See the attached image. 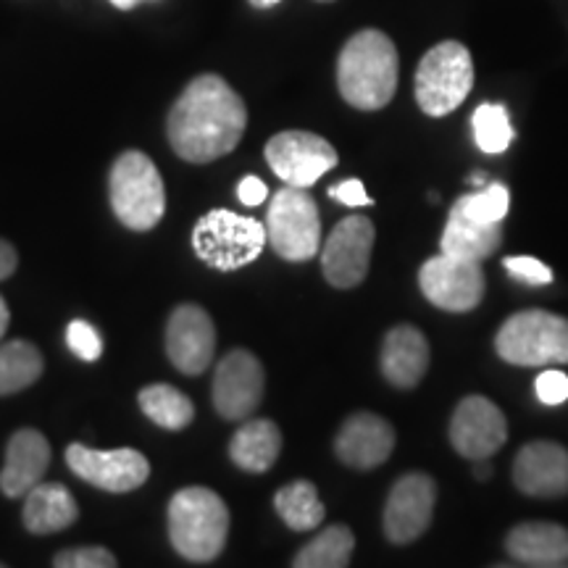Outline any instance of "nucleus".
Returning a JSON list of instances; mask_svg holds the SVG:
<instances>
[{"mask_svg":"<svg viewBox=\"0 0 568 568\" xmlns=\"http://www.w3.org/2000/svg\"><path fill=\"white\" fill-rule=\"evenodd\" d=\"M245 126L243 98L219 74L195 77L166 119L169 145L190 163H209L232 153L243 140Z\"/></svg>","mask_w":568,"mask_h":568,"instance_id":"f257e3e1","label":"nucleus"},{"mask_svg":"<svg viewBox=\"0 0 568 568\" xmlns=\"http://www.w3.org/2000/svg\"><path fill=\"white\" fill-rule=\"evenodd\" d=\"M400 59L395 42L379 30H361L337 59V88L358 111H379L395 98Z\"/></svg>","mask_w":568,"mask_h":568,"instance_id":"f03ea898","label":"nucleus"},{"mask_svg":"<svg viewBox=\"0 0 568 568\" xmlns=\"http://www.w3.org/2000/svg\"><path fill=\"white\" fill-rule=\"evenodd\" d=\"M169 539L190 564H211L230 537V508L209 487H184L169 503Z\"/></svg>","mask_w":568,"mask_h":568,"instance_id":"7ed1b4c3","label":"nucleus"},{"mask_svg":"<svg viewBox=\"0 0 568 568\" xmlns=\"http://www.w3.org/2000/svg\"><path fill=\"white\" fill-rule=\"evenodd\" d=\"M111 209L126 230L148 232L166 213V190L155 163L140 151H124L109 174Z\"/></svg>","mask_w":568,"mask_h":568,"instance_id":"20e7f679","label":"nucleus"},{"mask_svg":"<svg viewBox=\"0 0 568 568\" xmlns=\"http://www.w3.org/2000/svg\"><path fill=\"white\" fill-rule=\"evenodd\" d=\"M266 245L264 224L226 209L209 211L193 230L195 255L219 272H237L253 264Z\"/></svg>","mask_w":568,"mask_h":568,"instance_id":"39448f33","label":"nucleus"},{"mask_svg":"<svg viewBox=\"0 0 568 568\" xmlns=\"http://www.w3.org/2000/svg\"><path fill=\"white\" fill-rule=\"evenodd\" d=\"M495 351L514 366H566L568 318L550 311H521L500 326Z\"/></svg>","mask_w":568,"mask_h":568,"instance_id":"423d86ee","label":"nucleus"},{"mask_svg":"<svg viewBox=\"0 0 568 568\" xmlns=\"http://www.w3.org/2000/svg\"><path fill=\"white\" fill-rule=\"evenodd\" d=\"M474 88V61L464 42L445 40L429 48L416 69V103L426 116H447Z\"/></svg>","mask_w":568,"mask_h":568,"instance_id":"0eeeda50","label":"nucleus"},{"mask_svg":"<svg viewBox=\"0 0 568 568\" xmlns=\"http://www.w3.org/2000/svg\"><path fill=\"white\" fill-rule=\"evenodd\" d=\"M264 226L268 245L284 261L301 264L322 251L318 205L303 187H282L272 197Z\"/></svg>","mask_w":568,"mask_h":568,"instance_id":"6e6552de","label":"nucleus"},{"mask_svg":"<svg viewBox=\"0 0 568 568\" xmlns=\"http://www.w3.org/2000/svg\"><path fill=\"white\" fill-rule=\"evenodd\" d=\"M266 161L284 184L308 190L337 166V151L314 132L287 130L266 142Z\"/></svg>","mask_w":568,"mask_h":568,"instance_id":"1a4fd4ad","label":"nucleus"},{"mask_svg":"<svg viewBox=\"0 0 568 568\" xmlns=\"http://www.w3.org/2000/svg\"><path fill=\"white\" fill-rule=\"evenodd\" d=\"M67 464L77 477L103 493L124 495L142 487L151 477V464L134 447H116V450H92L82 443L67 447Z\"/></svg>","mask_w":568,"mask_h":568,"instance_id":"9d476101","label":"nucleus"},{"mask_svg":"<svg viewBox=\"0 0 568 568\" xmlns=\"http://www.w3.org/2000/svg\"><path fill=\"white\" fill-rule=\"evenodd\" d=\"M418 284L426 301L450 314L474 311L485 297V272L477 261L453 258L439 253L429 258L418 272Z\"/></svg>","mask_w":568,"mask_h":568,"instance_id":"9b49d317","label":"nucleus"},{"mask_svg":"<svg viewBox=\"0 0 568 568\" xmlns=\"http://www.w3.org/2000/svg\"><path fill=\"white\" fill-rule=\"evenodd\" d=\"M376 230L372 219L347 216L332 230L322 247V268L326 282L337 290L358 287L372 264Z\"/></svg>","mask_w":568,"mask_h":568,"instance_id":"f8f14e48","label":"nucleus"},{"mask_svg":"<svg viewBox=\"0 0 568 568\" xmlns=\"http://www.w3.org/2000/svg\"><path fill=\"white\" fill-rule=\"evenodd\" d=\"M266 374L251 351L226 353L213 374V406L226 422H245L264 397Z\"/></svg>","mask_w":568,"mask_h":568,"instance_id":"ddd939ff","label":"nucleus"},{"mask_svg":"<svg viewBox=\"0 0 568 568\" xmlns=\"http://www.w3.org/2000/svg\"><path fill=\"white\" fill-rule=\"evenodd\" d=\"M437 503V485L429 474L410 471L389 489L385 506V535L389 542L408 545L429 529Z\"/></svg>","mask_w":568,"mask_h":568,"instance_id":"4468645a","label":"nucleus"},{"mask_svg":"<svg viewBox=\"0 0 568 568\" xmlns=\"http://www.w3.org/2000/svg\"><path fill=\"white\" fill-rule=\"evenodd\" d=\"M508 439L506 414L481 395H468L450 418V443L464 458H493Z\"/></svg>","mask_w":568,"mask_h":568,"instance_id":"2eb2a0df","label":"nucleus"},{"mask_svg":"<svg viewBox=\"0 0 568 568\" xmlns=\"http://www.w3.org/2000/svg\"><path fill=\"white\" fill-rule=\"evenodd\" d=\"M216 353V326L201 305H176L166 324V355L182 374L197 376L211 366Z\"/></svg>","mask_w":568,"mask_h":568,"instance_id":"dca6fc26","label":"nucleus"},{"mask_svg":"<svg viewBox=\"0 0 568 568\" xmlns=\"http://www.w3.org/2000/svg\"><path fill=\"white\" fill-rule=\"evenodd\" d=\"M395 450V429L387 418L358 410L339 426L335 453L345 466L368 471L382 466Z\"/></svg>","mask_w":568,"mask_h":568,"instance_id":"f3484780","label":"nucleus"},{"mask_svg":"<svg viewBox=\"0 0 568 568\" xmlns=\"http://www.w3.org/2000/svg\"><path fill=\"white\" fill-rule=\"evenodd\" d=\"M514 481L531 497L568 495V450L548 439L524 445L514 460Z\"/></svg>","mask_w":568,"mask_h":568,"instance_id":"a211bd4d","label":"nucleus"},{"mask_svg":"<svg viewBox=\"0 0 568 568\" xmlns=\"http://www.w3.org/2000/svg\"><path fill=\"white\" fill-rule=\"evenodd\" d=\"M51 466V445L38 429H19L6 447V464L0 471V489L6 497H24L40 485Z\"/></svg>","mask_w":568,"mask_h":568,"instance_id":"6ab92c4d","label":"nucleus"},{"mask_svg":"<svg viewBox=\"0 0 568 568\" xmlns=\"http://www.w3.org/2000/svg\"><path fill=\"white\" fill-rule=\"evenodd\" d=\"M382 374L397 389H414L429 368V343L416 326L400 324L387 332L379 358Z\"/></svg>","mask_w":568,"mask_h":568,"instance_id":"aec40b11","label":"nucleus"},{"mask_svg":"<svg viewBox=\"0 0 568 568\" xmlns=\"http://www.w3.org/2000/svg\"><path fill=\"white\" fill-rule=\"evenodd\" d=\"M506 548L510 558H516L521 566H568V529L545 521L518 524L508 531Z\"/></svg>","mask_w":568,"mask_h":568,"instance_id":"412c9836","label":"nucleus"},{"mask_svg":"<svg viewBox=\"0 0 568 568\" xmlns=\"http://www.w3.org/2000/svg\"><path fill=\"white\" fill-rule=\"evenodd\" d=\"M24 510L21 521L32 535H53V531L69 529L80 518V506L71 493L59 481H40L24 495Z\"/></svg>","mask_w":568,"mask_h":568,"instance_id":"4be33fe9","label":"nucleus"},{"mask_svg":"<svg viewBox=\"0 0 568 568\" xmlns=\"http://www.w3.org/2000/svg\"><path fill=\"white\" fill-rule=\"evenodd\" d=\"M282 453V432L268 418H251L234 432L230 458L247 474H266Z\"/></svg>","mask_w":568,"mask_h":568,"instance_id":"5701e85b","label":"nucleus"},{"mask_svg":"<svg viewBox=\"0 0 568 568\" xmlns=\"http://www.w3.org/2000/svg\"><path fill=\"white\" fill-rule=\"evenodd\" d=\"M503 243V224H487L468 219L464 213L450 209V219L439 240V253L453 255L464 261H481L489 258Z\"/></svg>","mask_w":568,"mask_h":568,"instance_id":"b1692460","label":"nucleus"},{"mask_svg":"<svg viewBox=\"0 0 568 568\" xmlns=\"http://www.w3.org/2000/svg\"><path fill=\"white\" fill-rule=\"evenodd\" d=\"M274 508L293 531H314L326 516L324 503L318 500V489L308 479L284 485L274 495Z\"/></svg>","mask_w":568,"mask_h":568,"instance_id":"393cba45","label":"nucleus"},{"mask_svg":"<svg viewBox=\"0 0 568 568\" xmlns=\"http://www.w3.org/2000/svg\"><path fill=\"white\" fill-rule=\"evenodd\" d=\"M140 408L153 424H159L166 432H182L193 424L195 406L182 389L172 385H148L138 395Z\"/></svg>","mask_w":568,"mask_h":568,"instance_id":"a878e982","label":"nucleus"},{"mask_svg":"<svg viewBox=\"0 0 568 568\" xmlns=\"http://www.w3.org/2000/svg\"><path fill=\"white\" fill-rule=\"evenodd\" d=\"M42 353L27 339H11L0 345V395L27 389L42 376Z\"/></svg>","mask_w":568,"mask_h":568,"instance_id":"bb28decb","label":"nucleus"},{"mask_svg":"<svg viewBox=\"0 0 568 568\" xmlns=\"http://www.w3.org/2000/svg\"><path fill=\"white\" fill-rule=\"evenodd\" d=\"M355 548L353 531L337 524V527L324 529L322 535L311 539L305 548L297 550L293 558L295 568H345L351 564Z\"/></svg>","mask_w":568,"mask_h":568,"instance_id":"cd10ccee","label":"nucleus"},{"mask_svg":"<svg viewBox=\"0 0 568 568\" xmlns=\"http://www.w3.org/2000/svg\"><path fill=\"white\" fill-rule=\"evenodd\" d=\"M474 140H477L479 151L489 155L506 153L514 142V126H510V116L506 105L500 103H481L471 116Z\"/></svg>","mask_w":568,"mask_h":568,"instance_id":"c85d7f7f","label":"nucleus"},{"mask_svg":"<svg viewBox=\"0 0 568 568\" xmlns=\"http://www.w3.org/2000/svg\"><path fill=\"white\" fill-rule=\"evenodd\" d=\"M508 209H510V193L506 184L500 182H487L485 187L477 190V193L458 197L456 205H453V211L487 224H503V219L508 216Z\"/></svg>","mask_w":568,"mask_h":568,"instance_id":"c756f323","label":"nucleus"},{"mask_svg":"<svg viewBox=\"0 0 568 568\" xmlns=\"http://www.w3.org/2000/svg\"><path fill=\"white\" fill-rule=\"evenodd\" d=\"M67 345L77 358L88 361V364L103 355L101 332H98L90 322H84V318H74V322L67 326Z\"/></svg>","mask_w":568,"mask_h":568,"instance_id":"7c9ffc66","label":"nucleus"},{"mask_svg":"<svg viewBox=\"0 0 568 568\" xmlns=\"http://www.w3.org/2000/svg\"><path fill=\"white\" fill-rule=\"evenodd\" d=\"M55 568H113L116 558L105 548H69L53 558Z\"/></svg>","mask_w":568,"mask_h":568,"instance_id":"2f4dec72","label":"nucleus"},{"mask_svg":"<svg viewBox=\"0 0 568 568\" xmlns=\"http://www.w3.org/2000/svg\"><path fill=\"white\" fill-rule=\"evenodd\" d=\"M506 272L518 282L527 284H550L552 272L548 264H542L539 258H531V255H510V258L503 261Z\"/></svg>","mask_w":568,"mask_h":568,"instance_id":"473e14b6","label":"nucleus"},{"mask_svg":"<svg viewBox=\"0 0 568 568\" xmlns=\"http://www.w3.org/2000/svg\"><path fill=\"white\" fill-rule=\"evenodd\" d=\"M539 403L545 406H560V403L568 400V374L558 372V368H548L537 376L535 382Z\"/></svg>","mask_w":568,"mask_h":568,"instance_id":"72a5a7b5","label":"nucleus"},{"mask_svg":"<svg viewBox=\"0 0 568 568\" xmlns=\"http://www.w3.org/2000/svg\"><path fill=\"white\" fill-rule=\"evenodd\" d=\"M329 195L343 205H351V209H361V205H372L374 203L372 197H368L364 182H361V180L339 182V184H335V187H329Z\"/></svg>","mask_w":568,"mask_h":568,"instance_id":"f704fd0d","label":"nucleus"},{"mask_svg":"<svg viewBox=\"0 0 568 568\" xmlns=\"http://www.w3.org/2000/svg\"><path fill=\"white\" fill-rule=\"evenodd\" d=\"M237 197L245 205L255 209V205H261L268 197V187L264 180H258V176H243V182L237 184Z\"/></svg>","mask_w":568,"mask_h":568,"instance_id":"c9c22d12","label":"nucleus"},{"mask_svg":"<svg viewBox=\"0 0 568 568\" xmlns=\"http://www.w3.org/2000/svg\"><path fill=\"white\" fill-rule=\"evenodd\" d=\"M19 266V255L13 251L11 243H6V240H0V282L9 280V276L17 272Z\"/></svg>","mask_w":568,"mask_h":568,"instance_id":"e433bc0d","label":"nucleus"},{"mask_svg":"<svg viewBox=\"0 0 568 568\" xmlns=\"http://www.w3.org/2000/svg\"><path fill=\"white\" fill-rule=\"evenodd\" d=\"M9 324H11V311H9V305H6V297L0 295V339H3Z\"/></svg>","mask_w":568,"mask_h":568,"instance_id":"4c0bfd02","label":"nucleus"},{"mask_svg":"<svg viewBox=\"0 0 568 568\" xmlns=\"http://www.w3.org/2000/svg\"><path fill=\"white\" fill-rule=\"evenodd\" d=\"M474 474H477V479H481V481L493 477V466L487 464V458H479L477 460V466H474Z\"/></svg>","mask_w":568,"mask_h":568,"instance_id":"58836bf2","label":"nucleus"},{"mask_svg":"<svg viewBox=\"0 0 568 568\" xmlns=\"http://www.w3.org/2000/svg\"><path fill=\"white\" fill-rule=\"evenodd\" d=\"M113 6H116V9H122V11H130V9H134V6L140 3V0H111Z\"/></svg>","mask_w":568,"mask_h":568,"instance_id":"ea45409f","label":"nucleus"},{"mask_svg":"<svg viewBox=\"0 0 568 568\" xmlns=\"http://www.w3.org/2000/svg\"><path fill=\"white\" fill-rule=\"evenodd\" d=\"M255 9H272V6L280 3V0H251Z\"/></svg>","mask_w":568,"mask_h":568,"instance_id":"a19ab883","label":"nucleus"},{"mask_svg":"<svg viewBox=\"0 0 568 568\" xmlns=\"http://www.w3.org/2000/svg\"><path fill=\"white\" fill-rule=\"evenodd\" d=\"M471 184H477V187H485L487 184V174H481V172H477L471 176Z\"/></svg>","mask_w":568,"mask_h":568,"instance_id":"79ce46f5","label":"nucleus"},{"mask_svg":"<svg viewBox=\"0 0 568 568\" xmlns=\"http://www.w3.org/2000/svg\"><path fill=\"white\" fill-rule=\"evenodd\" d=\"M318 3H332V0H318Z\"/></svg>","mask_w":568,"mask_h":568,"instance_id":"37998d69","label":"nucleus"}]
</instances>
